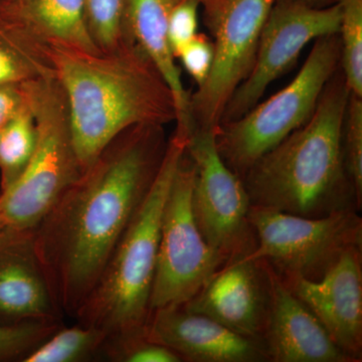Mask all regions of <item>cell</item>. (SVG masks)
<instances>
[{"mask_svg":"<svg viewBox=\"0 0 362 362\" xmlns=\"http://www.w3.org/2000/svg\"><path fill=\"white\" fill-rule=\"evenodd\" d=\"M37 126V144L28 165L13 185L0 192L6 228L35 230L82 175L71 137L65 93L51 73L21 83Z\"/></svg>","mask_w":362,"mask_h":362,"instance_id":"cell-5","label":"cell"},{"mask_svg":"<svg viewBox=\"0 0 362 362\" xmlns=\"http://www.w3.org/2000/svg\"><path fill=\"white\" fill-rule=\"evenodd\" d=\"M349 209L306 218L252 206L249 221L256 246L247 256L265 261L281 277L318 281L350 247L362 246V218Z\"/></svg>","mask_w":362,"mask_h":362,"instance_id":"cell-7","label":"cell"},{"mask_svg":"<svg viewBox=\"0 0 362 362\" xmlns=\"http://www.w3.org/2000/svg\"><path fill=\"white\" fill-rule=\"evenodd\" d=\"M195 168L187 150L176 169L162 216L150 311L182 306L226 264L207 244L192 209Z\"/></svg>","mask_w":362,"mask_h":362,"instance_id":"cell-8","label":"cell"},{"mask_svg":"<svg viewBox=\"0 0 362 362\" xmlns=\"http://www.w3.org/2000/svg\"><path fill=\"white\" fill-rule=\"evenodd\" d=\"M25 102L21 84L0 86V130L20 113Z\"/></svg>","mask_w":362,"mask_h":362,"instance_id":"cell-29","label":"cell"},{"mask_svg":"<svg viewBox=\"0 0 362 362\" xmlns=\"http://www.w3.org/2000/svg\"><path fill=\"white\" fill-rule=\"evenodd\" d=\"M187 152L195 168L192 209L204 240L226 263L250 254L256 246L251 202L242 180L221 158L214 131L192 130Z\"/></svg>","mask_w":362,"mask_h":362,"instance_id":"cell-10","label":"cell"},{"mask_svg":"<svg viewBox=\"0 0 362 362\" xmlns=\"http://www.w3.org/2000/svg\"><path fill=\"white\" fill-rule=\"evenodd\" d=\"M144 335L175 351L182 361L265 362V345L242 337L202 314L183 306L150 311Z\"/></svg>","mask_w":362,"mask_h":362,"instance_id":"cell-14","label":"cell"},{"mask_svg":"<svg viewBox=\"0 0 362 362\" xmlns=\"http://www.w3.org/2000/svg\"><path fill=\"white\" fill-rule=\"evenodd\" d=\"M350 96L338 69L313 115L243 175L252 206L321 218L356 209V189L343 149Z\"/></svg>","mask_w":362,"mask_h":362,"instance_id":"cell-3","label":"cell"},{"mask_svg":"<svg viewBox=\"0 0 362 362\" xmlns=\"http://www.w3.org/2000/svg\"><path fill=\"white\" fill-rule=\"evenodd\" d=\"M199 7L202 6L197 0H180L171 8L168 18V37L176 59L181 49L199 33Z\"/></svg>","mask_w":362,"mask_h":362,"instance_id":"cell-26","label":"cell"},{"mask_svg":"<svg viewBox=\"0 0 362 362\" xmlns=\"http://www.w3.org/2000/svg\"><path fill=\"white\" fill-rule=\"evenodd\" d=\"M189 135L176 129L156 180L75 319L109 337L141 332L150 313L162 216Z\"/></svg>","mask_w":362,"mask_h":362,"instance_id":"cell-4","label":"cell"},{"mask_svg":"<svg viewBox=\"0 0 362 362\" xmlns=\"http://www.w3.org/2000/svg\"><path fill=\"white\" fill-rule=\"evenodd\" d=\"M340 18L338 4L313 7L300 0H274L259 35L251 73L230 98L220 124L235 120L256 106L310 42L337 35Z\"/></svg>","mask_w":362,"mask_h":362,"instance_id":"cell-11","label":"cell"},{"mask_svg":"<svg viewBox=\"0 0 362 362\" xmlns=\"http://www.w3.org/2000/svg\"><path fill=\"white\" fill-rule=\"evenodd\" d=\"M106 331L78 323L59 327L23 358V362H83L101 354Z\"/></svg>","mask_w":362,"mask_h":362,"instance_id":"cell-19","label":"cell"},{"mask_svg":"<svg viewBox=\"0 0 362 362\" xmlns=\"http://www.w3.org/2000/svg\"><path fill=\"white\" fill-rule=\"evenodd\" d=\"M30 56L65 93L82 173L124 131L176 121L175 100L165 81L146 54L125 37L108 52L45 45L32 49Z\"/></svg>","mask_w":362,"mask_h":362,"instance_id":"cell-2","label":"cell"},{"mask_svg":"<svg viewBox=\"0 0 362 362\" xmlns=\"http://www.w3.org/2000/svg\"><path fill=\"white\" fill-rule=\"evenodd\" d=\"M247 255L218 269L182 306L242 337L263 343L270 303L268 277L263 261Z\"/></svg>","mask_w":362,"mask_h":362,"instance_id":"cell-13","label":"cell"},{"mask_svg":"<svg viewBox=\"0 0 362 362\" xmlns=\"http://www.w3.org/2000/svg\"><path fill=\"white\" fill-rule=\"evenodd\" d=\"M61 326V321L0 324V362L23 361Z\"/></svg>","mask_w":362,"mask_h":362,"instance_id":"cell-24","label":"cell"},{"mask_svg":"<svg viewBox=\"0 0 362 362\" xmlns=\"http://www.w3.org/2000/svg\"><path fill=\"white\" fill-rule=\"evenodd\" d=\"M4 221H2L1 216H0V232H1L2 230H4Z\"/></svg>","mask_w":362,"mask_h":362,"instance_id":"cell-31","label":"cell"},{"mask_svg":"<svg viewBox=\"0 0 362 362\" xmlns=\"http://www.w3.org/2000/svg\"><path fill=\"white\" fill-rule=\"evenodd\" d=\"M101 356L116 362H180L181 358L164 345L151 341L141 332L123 333L107 338Z\"/></svg>","mask_w":362,"mask_h":362,"instance_id":"cell-22","label":"cell"},{"mask_svg":"<svg viewBox=\"0 0 362 362\" xmlns=\"http://www.w3.org/2000/svg\"><path fill=\"white\" fill-rule=\"evenodd\" d=\"M0 32L26 56L45 45L101 52L88 30L84 0H0Z\"/></svg>","mask_w":362,"mask_h":362,"instance_id":"cell-17","label":"cell"},{"mask_svg":"<svg viewBox=\"0 0 362 362\" xmlns=\"http://www.w3.org/2000/svg\"><path fill=\"white\" fill-rule=\"evenodd\" d=\"M175 0H124L123 37L137 45L160 73L173 94L176 127L190 134V96L183 85L168 37V18Z\"/></svg>","mask_w":362,"mask_h":362,"instance_id":"cell-18","label":"cell"},{"mask_svg":"<svg viewBox=\"0 0 362 362\" xmlns=\"http://www.w3.org/2000/svg\"><path fill=\"white\" fill-rule=\"evenodd\" d=\"M343 149L347 170L356 189L357 206L362 204V98L350 94L344 126Z\"/></svg>","mask_w":362,"mask_h":362,"instance_id":"cell-25","label":"cell"},{"mask_svg":"<svg viewBox=\"0 0 362 362\" xmlns=\"http://www.w3.org/2000/svg\"><path fill=\"white\" fill-rule=\"evenodd\" d=\"M168 143L162 125L124 131L35 228L37 254L62 314L75 318L94 289L148 194Z\"/></svg>","mask_w":362,"mask_h":362,"instance_id":"cell-1","label":"cell"},{"mask_svg":"<svg viewBox=\"0 0 362 362\" xmlns=\"http://www.w3.org/2000/svg\"><path fill=\"white\" fill-rule=\"evenodd\" d=\"M37 75L30 59L0 33V86L21 84Z\"/></svg>","mask_w":362,"mask_h":362,"instance_id":"cell-27","label":"cell"},{"mask_svg":"<svg viewBox=\"0 0 362 362\" xmlns=\"http://www.w3.org/2000/svg\"><path fill=\"white\" fill-rule=\"evenodd\" d=\"M274 0H206L204 23L214 35L206 82L190 96L192 130L216 131L226 105L251 73L259 35Z\"/></svg>","mask_w":362,"mask_h":362,"instance_id":"cell-9","label":"cell"},{"mask_svg":"<svg viewBox=\"0 0 362 362\" xmlns=\"http://www.w3.org/2000/svg\"><path fill=\"white\" fill-rule=\"evenodd\" d=\"M35 144L37 126L25 101L20 113L0 130V192L11 187L25 171Z\"/></svg>","mask_w":362,"mask_h":362,"instance_id":"cell-20","label":"cell"},{"mask_svg":"<svg viewBox=\"0 0 362 362\" xmlns=\"http://www.w3.org/2000/svg\"><path fill=\"white\" fill-rule=\"evenodd\" d=\"M263 263L270 295L263 338L269 361L352 362L333 342L315 314L289 289L277 272L265 261Z\"/></svg>","mask_w":362,"mask_h":362,"instance_id":"cell-16","label":"cell"},{"mask_svg":"<svg viewBox=\"0 0 362 362\" xmlns=\"http://www.w3.org/2000/svg\"><path fill=\"white\" fill-rule=\"evenodd\" d=\"M177 59H180L188 75L194 78L197 88L201 87L213 66V40L204 33H197V37L181 49Z\"/></svg>","mask_w":362,"mask_h":362,"instance_id":"cell-28","label":"cell"},{"mask_svg":"<svg viewBox=\"0 0 362 362\" xmlns=\"http://www.w3.org/2000/svg\"><path fill=\"white\" fill-rule=\"evenodd\" d=\"M177 1H180V0H175V2H177ZM197 1L199 2V4H201V6L202 4H204V2H206V0H197Z\"/></svg>","mask_w":362,"mask_h":362,"instance_id":"cell-32","label":"cell"},{"mask_svg":"<svg viewBox=\"0 0 362 362\" xmlns=\"http://www.w3.org/2000/svg\"><path fill=\"white\" fill-rule=\"evenodd\" d=\"M339 66L338 33L316 40L289 84L245 115L216 127L214 140L226 165L242 178L261 157L308 122Z\"/></svg>","mask_w":362,"mask_h":362,"instance_id":"cell-6","label":"cell"},{"mask_svg":"<svg viewBox=\"0 0 362 362\" xmlns=\"http://www.w3.org/2000/svg\"><path fill=\"white\" fill-rule=\"evenodd\" d=\"M124 0H84L90 37L101 52L115 49L123 40Z\"/></svg>","mask_w":362,"mask_h":362,"instance_id":"cell-23","label":"cell"},{"mask_svg":"<svg viewBox=\"0 0 362 362\" xmlns=\"http://www.w3.org/2000/svg\"><path fill=\"white\" fill-rule=\"evenodd\" d=\"M352 362L362 361V246L343 252L322 279L283 278Z\"/></svg>","mask_w":362,"mask_h":362,"instance_id":"cell-12","label":"cell"},{"mask_svg":"<svg viewBox=\"0 0 362 362\" xmlns=\"http://www.w3.org/2000/svg\"><path fill=\"white\" fill-rule=\"evenodd\" d=\"M300 1L313 7H327L338 4L339 0H300Z\"/></svg>","mask_w":362,"mask_h":362,"instance_id":"cell-30","label":"cell"},{"mask_svg":"<svg viewBox=\"0 0 362 362\" xmlns=\"http://www.w3.org/2000/svg\"><path fill=\"white\" fill-rule=\"evenodd\" d=\"M340 71L350 94L362 98V0H339Z\"/></svg>","mask_w":362,"mask_h":362,"instance_id":"cell-21","label":"cell"},{"mask_svg":"<svg viewBox=\"0 0 362 362\" xmlns=\"http://www.w3.org/2000/svg\"><path fill=\"white\" fill-rule=\"evenodd\" d=\"M35 230L6 228L0 232V324L61 321Z\"/></svg>","mask_w":362,"mask_h":362,"instance_id":"cell-15","label":"cell"}]
</instances>
